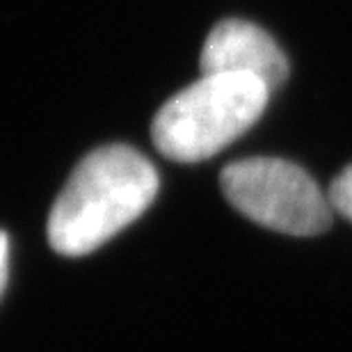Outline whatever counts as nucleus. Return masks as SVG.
I'll list each match as a JSON object with an SVG mask.
<instances>
[{"label": "nucleus", "mask_w": 352, "mask_h": 352, "mask_svg": "<svg viewBox=\"0 0 352 352\" xmlns=\"http://www.w3.org/2000/svg\"><path fill=\"white\" fill-rule=\"evenodd\" d=\"M158 195V172L142 153L110 144L87 153L53 204L48 243L62 256H85L135 222Z\"/></svg>", "instance_id": "nucleus-1"}, {"label": "nucleus", "mask_w": 352, "mask_h": 352, "mask_svg": "<svg viewBox=\"0 0 352 352\" xmlns=\"http://www.w3.org/2000/svg\"><path fill=\"white\" fill-rule=\"evenodd\" d=\"M270 91L256 76L201 74L158 110L151 140L176 163L206 160L258 122Z\"/></svg>", "instance_id": "nucleus-2"}, {"label": "nucleus", "mask_w": 352, "mask_h": 352, "mask_svg": "<svg viewBox=\"0 0 352 352\" xmlns=\"http://www.w3.org/2000/svg\"><path fill=\"white\" fill-rule=\"evenodd\" d=\"M227 201L252 222L288 236H318L332 224V204L300 165L281 158H245L220 174Z\"/></svg>", "instance_id": "nucleus-3"}, {"label": "nucleus", "mask_w": 352, "mask_h": 352, "mask_svg": "<svg viewBox=\"0 0 352 352\" xmlns=\"http://www.w3.org/2000/svg\"><path fill=\"white\" fill-rule=\"evenodd\" d=\"M201 74H248L256 76L270 89L284 85L288 60L274 39L250 21L227 19L217 23L204 41Z\"/></svg>", "instance_id": "nucleus-4"}, {"label": "nucleus", "mask_w": 352, "mask_h": 352, "mask_svg": "<svg viewBox=\"0 0 352 352\" xmlns=\"http://www.w3.org/2000/svg\"><path fill=\"white\" fill-rule=\"evenodd\" d=\"M329 204L339 215L346 217L348 222H352V165L346 167L329 186Z\"/></svg>", "instance_id": "nucleus-5"}, {"label": "nucleus", "mask_w": 352, "mask_h": 352, "mask_svg": "<svg viewBox=\"0 0 352 352\" xmlns=\"http://www.w3.org/2000/svg\"><path fill=\"white\" fill-rule=\"evenodd\" d=\"M7 270H10V238L5 231H0V295L7 284Z\"/></svg>", "instance_id": "nucleus-6"}]
</instances>
